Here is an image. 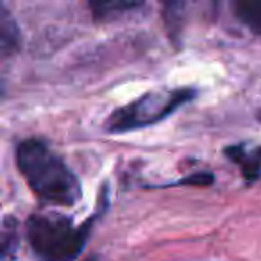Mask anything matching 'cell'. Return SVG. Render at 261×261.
I'll list each match as a JSON object with an SVG mask.
<instances>
[{"label":"cell","mask_w":261,"mask_h":261,"mask_svg":"<svg viewBox=\"0 0 261 261\" xmlns=\"http://www.w3.org/2000/svg\"><path fill=\"white\" fill-rule=\"evenodd\" d=\"M16 167L34 195L47 204L70 207L81 199V182L61 156L43 140L27 138L16 147Z\"/></svg>","instance_id":"6da1fadb"},{"label":"cell","mask_w":261,"mask_h":261,"mask_svg":"<svg viewBox=\"0 0 261 261\" xmlns=\"http://www.w3.org/2000/svg\"><path fill=\"white\" fill-rule=\"evenodd\" d=\"M91 222L77 227L61 213H34L27 218V238L40 261H75L84 249Z\"/></svg>","instance_id":"7a4b0ae2"},{"label":"cell","mask_w":261,"mask_h":261,"mask_svg":"<svg viewBox=\"0 0 261 261\" xmlns=\"http://www.w3.org/2000/svg\"><path fill=\"white\" fill-rule=\"evenodd\" d=\"M195 95L197 91L190 88L149 91L143 97L136 98L135 102L115 109L108 116L104 127L108 133H127V130L154 125L177 111Z\"/></svg>","instance_id":"3957f363"},{"label":"cell","mask_w":261,"mask_h":261,"mask_svg":"<svg viewBox=\"0 0 261 261\" xmlns=\"http://www.w3.org/2000/svg\"><path fill=\"white\" fill-rule=\"evenodd\" d=\"M229 160H232L242 170L247 181H254L261 175V149H249L247 145H232L225 149Z\"/></svg>","instance_id":"277c9868"},{"label":"cell","mask_w":261,"mask_h":261,"mask_svg":"<svg viewBox=\"0 0 261 261\" xmlns=\"http://www.w3.org/2000/svg\"><path fill=\"white\" fill-rule=\"evenodd\" d=\"M22 38H20V29L16 25L15 18L8 11L6 6L0 8V52L2 58H9L11 54L18 52Z\"/></svg>","instance_id":"5b68a950"},{"label":"cell","mask_w":261,"mask_h":261,"mask_svg":"<svg viewBox=\"0 0 261 261\" xmlns=\"http://www.w3.org/2000/svg\"><path fill=\"white\" fill-rule=\"evenodd\" d=\"M91 15L95 22H109L133 9L142 8V2H123V0H115V2H90Z\"/></svg>","instance_id":"8992f818"},{"label":"cell","mask_w":261,"mask_h":261,"mask_svg":"<svg viewBox=\"0 0 261 261\" xmlns=\"http://www.w3.org/2000/svg\"><path fill=\"white\" fill-rule=\"evenodd\" d=\"M234 16L254 34L261 36V0H242L232 4Z\"/></svg>","instance_id":"52a82bcc"},{"label":"cell","mask_w":261,"mask_h":261,"mask_svg":"<svg viewBox=\"0 0 261 261\" xmlns=\"http://www.w3.org/2000/svg\"><path fill=\"white\" fill-rule=\"evenodd\" d=\"M18 238H16V222L8 227V220L4 222V231H2V257L8 259L11 254H15L16 245H18Z\"/></svg>","instance_id":"ba28073f"},{"label":"cell","mask_w":261,"mask_h":261,"mask_svg":"<svg viewBox=\"0 0 261 261\" xmlns=\"http://www.w3.org/2000/svg\"><path fill=\"white\" fill-rule=\"evenodd\" d=\"M84 261H100L97 256H91V257H88V259H84Z\"/></svg>","instance_id":"9c48e42d"},{"label":"cell","mask_w":261,"mask_h":261,"mask_svg":"<svg viewBox=\"0 0 261 261\" xmlns=\"http://www.w3.org/2000/svg\"><path fill=\"white\" fill-rule=\"evenodd\" d=\"M257 118H259V120H261V113H259V115H257Z\"/></svg>","instance_id":"30bf717a"}]
</instances>
